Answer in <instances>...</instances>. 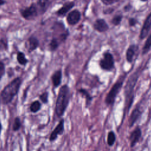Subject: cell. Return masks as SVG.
<instances>
[{
	"label": "cell",
	"instance_id": "cell-30",
	"mask_svg": "<svg viewBox=\"0 0 151 151\" xmlns=\"http://www.w3.org/2000/svg\"><path fill=\"white\" fill-rule=\"evenodd\" d=\"M129 25L131 27L134 26L137 24V20L134 18H130L129 19Z\"/></svg>",
	"mask_w": 151,
	"mask_h": 151
},
{
	"label": "cell",
	"instance_id": "cell-34",
	"mask_svg": "<svg viewBox=\"0 0 151 151\" xmlns=\"http://www.w3.org/2000/svg\"><path fill=\"white\" fill-rule=\"evenodd\" d=\"M1 97H0V108H1Z\"/></svg>",
	"mask_w": 151,
	"mask_h": 151
},
{
	"label": "cell",
	"instance_id": "cell-23",
	"mask_svg": "<svg viewBox=\"0 0 151 151\" xmlns=\"http://www.w3.org/2000/svg\"><path fill=\"white\" fill-rule=\"evenodd\" d=\"M151 47V34L147 38L142 50L143 54H145L148 52Z\"/></svg>",
	"mask_w": 151,
	"mask_h": 151
},
{
	"label": "cell",
	"instance_id": "cell-21",
	"mask_svg": "<svg viewBox=\"0 0 151 151\" xmlns=\"http://www.w3.org/2000/svg\"><path fill=\"white\" fill-rule=\"evenodd\" d=\"M60 44L61 43L57 38L52 37L49 43V49L51 51H55L58 49Z\"/></svg>",
	"mask_w": 151,
	"mask_h": 151
},
{
	"label": "cell",
	"instance_id": "cell-13",
	"mask_svg": "<svg viewBox=\"0 0 151 151\" xmlns=\"http://www.w3.org/2000/svg\"><path fill=\"white\" fill-rule=\"evenodd\" d=\"M52 86L54 88H57L61 83L62 81V71L58 69L53 73L51 77Z\"/></svg>",
	"mask_w": 151,
	"mask_h": 151
},
{
	"label": "cell",
	"instance_id": "cell-11",
	"mask_svg": "<svg viewBox=\"0 0 151 151\" xmlns=\"http://www.w3.org/2000/svg\"><path fill=\"white\" fill-rule=\"evenodd\" d=\"M142 136V131L141 129L137 127L130 134L129 136V140L130 147H133L139 141Z\"/></svg>",
	"mask_w": 151,
	"mask_h": 151
},
{
	"label": "cell",
	"instance_id": "cell-26",
	"mask_svg": "<svg viewBox=\"0 0 151 151\" xmlns=\"http://www.w3.org/2000/svg\"><path fill=\"white\" fill-rule=\"evenodd\" d=\"M122 19V15H117L114 16L113 19H112V23L114 25H118L119 24H120V23L121 22Z\"/></svg>",
	"mask_w": 151,
	"mask_h": 151
},
{
	"label": "cell",
	"instance_id": "cell-25",
	"mask_svg": "<svg viewBox=\"0 0 151 151\" xmlns=\"http://www.w3.org/2000/svg\"><path fill=\"white\" fill-rule=\"evenodd\" d=\"M48 92L44 91L43 92L39 97L41 101L44 104H47L48 102Z\"/></svg>",
	"mask_w": 151,
	"mask_h": 151
},
{
	"label": "cell",
	"instance_id": "cell-8",
	"mask_svg": "<svg viewBox=\"0 0 151 151\" xmlns=\"http://www.w3.org/2000/svg\"><path fill=\"white\" fill-rule=\"evenodd\" d=\"M64 119H61L58 124L56 126V127L54 128V129L51 132L50 137L49 140L50 142H53L56 140L58 135H61L64 133Z\"/></svg>",
	"mask_w": 151,
	"mask_h": 151
},
{
	"label": "cell",
	"instance_id": "cell-32",
	"mask_svg": "<svg viewBox=\"0 0 151 151\" xmlns=\"http://www.w3.org/2000/svg\"><path fill=\"white\" fill-rule=\"evenodd\" d=\"M5 3H6V1H1V0H0V6L4 5Z\"/></svg>",
	"mask_w": 151,
	"mask_h": 151
},
{
	"label": "cell",
	"instance_id": "cell-4",
	"mask_svg": "<svg viewBox=\"0 0 151 151\" xmlns=\"http://www.w3.org/2000/svg\"><path fill=\"white\" fill-rule=\"evenodd\" d=\"M21 17L26 20H32L40 15H41L40 9L35 2L30 4L29 6L19 9Z\"/></svg>",
	"mask_w": 151,
	"mask_h": 151
},
{
	"label": "cell",
	"instance_id": "cell-29",
	"mask_svg": "<svg viewBox=\"0 0 151 151\" xmlns=\"http://www.w3.org/2000/svg\"><path fill=\"white\" fill-rule=\"evenodd\" d=\"M119 1H114V0H102L101 2H103L104 4L108 5H111L112 4L117 2Z\"/></svg>",
	"mask_w": 151,
	"mask_h": 151
},
{
	"label": "cell",
	"instance_id": "cell-15",
	"mask_svg": "<svg viewBox=\"0 0 151 151\" xmlns=\"http://www.w3.org/2000/svg\"><path fill=\"white\" fill-rule=\"evenodd\" d=\"M142 114V112L140 110L139 108L136 107L135 109H133L132 111L130 117L129 119V126L132 127L134 125V124L136 123V122L139 119V118L140 117Z\"/></svg>",
	"mask_w": 151,
	"mask_h": 151
},
{
	"label": "cell",
	"instance_id": "cell-22",
	"mask_svg": "<svg viewBox=\"0 0 151 151\" xmlns=\"http://www.w3.org/2000/svg\"><path fill=\"white\" fill-rule=\"evenodd\" d=\"M116 141V135L113 131H110L108 133L107 137V143L109 146H113Z\"/></svg>",
	"mask_w": 151,
	"mask_h": 151
},
{
	"label": "cell",
	"instance_id": "cell-16",
	"mask_svg": "<svg viewBox=\"0 0 151 151\" xmlns=\"http://www.w3.org/2000/svg\"><path fill=\"white\" fill-rule=\"evenodd\" d=\"M78 91L83 97L85 98L86 106V107H87L90 104V103L93 100L92 96L90 95V94L88 93V91L84 88H79L78 90Z\"/></svg>",
	"mask_w": 151,
	"mask_h": 151
},
{
	"label": "cell",
	"instance_id": "cell-5",
	"mask_svg": "<svg viewBox=\"0 0 151 151\" xmlns=\"http://www.w3.org/2000/svg\"><path fill=\"white\" fill-rule=\"evenodd\" d=\"M124 78V77L122 80H117L107 93L105 99V103L107 106H111L114 104L115 99L122 87Z\"/></svg>",
	"mask_w": 151,
	"mask_h": 151
},
{
	"label": "cell",
	"instance_id": "cell-28",
	"mask_svg": "<svg viewBox=\"0 0 151 151\" xmlns=\"http://www.w3.org/2000/svg\"><path fill=\"white\" fill-rule=\"evenodd\" d=\"M8 48V44L3 39H0V51H5Z\"/></svg>",
	"mask_w": 151,
	"mask_h": 151
},
{
	"label": "cell",
	"instance_id": "cell-27",
	"mask_svg": "<svg viewBox=\"0 0 151 151\" xmlns=\"http://www.w3.org/2000/svg\"><path fill=\"white\" fill-rule=\"evenodd\" d=\"M5 73V65L3 61H0V81Z\"/></svg>",
	"mask_w": 151,
	"mask_h": 151
},
{
	"label": "cell",
	"instance_id": "cell-3",
	"mask_svg": "<svg viewBox=\"0 0 151 151\" xmlns=\"http://www.w3.org/2000/svg\"><path fill=\"white\" fill-rule=\"evenodd\" d=\"M138 77L139 76L137 72H134L130 76L125 86V96L126 100H127V105H129L128 110H129V108L130 107L133 100V91L134 87L137 81Z\"/></svg>",
	"mask_w": 151,
	"mask_h": 151
},
{
	"label": "cell",
	"instance_id": "cell-18",
	"mask_svg": "<svg viewBox=\"0 0 151 151\" xmlns=\"http://www.w3.org/2000/svg\"><path fill=\"white\" fill-rule=\"evenodd\" d=\"M136 46H135L134 45H130L126 51V57L127 61L129 63H131L132 62L133 56L134 55V54H135V49L136 48Z\"/></svg>",
	"mask_w": 151,
	"mask_h": 151
},
{
	"label": "cell",
	"instance_id": "cell-12",
	"mask_svg": "<svg viewBox=\"0 0 151 151\" xmlns=\"http://www.w3.org/2000/svg\"><path fill=\"white\" fill-rule=\"evenodd\" d=\"M93 28L95 30L100 32H103L107 31L109 28V27L104 19L99 18L94 22L93 24Z\"/></svg>",
	"mask_w": 151,
	"mask_h": 151
},
{
	"label": "cell",
	"instance_id": "cell-10",
	"mask_svg": "<svg viewBox=\"0 0 151 151\" xmlns=\"http://www.w3.org/2000/svg\"><path fill=\"white\" fill-rule=\"evenodd\" d=\"M74 5L75 3L73 1L66 2L55 12V14L58 17H64L74 6Z\"/></svg>",
	"mask_w": 151,
	"mask_h": 151
},
{
	"label": "cell",
	"instance_id": "cell-14",
	"mask_svg": "<svg viewBox=\"0 0 151 151\" xmlns=\"http://www.w3.org/2000/svg\"><path fill=\"white\" fill-rule=\"evenodd\" d=\"M27 44H28V52H31L35 50L39 47L40 41L34 35H31L28 38L27 40Z\"/></svg>",
	"mask_w": 151,
	"mask_h": 151
},
{
	"label": "cell",
	"instance_id": "cell-2",
	"mask_svg": "<svg viewBox=\"0 0 151 151\" xmlns=\"http://www.w3.org/2000/svg\"><path fill=\"white\" fill-rule=\"evenodd\" d=\"M22 84V79L16 77L8 83L1 91L0 97L1 102L6 105L9 104L17 95Z\"/></svg>",
	"mask_w": 151,
	"mask_h": 151
},
{
	"label": "cell",
	"instance_id": "cell-17",
	"mask_svg": "<svg viewBox=\"0 0 151 151\" xmlns=\"http://www.w3.org/2000/svg\"><path fill=\"white\" fill-rule=\"evenodd\" d=\"M52 1H42V0H40V1H38L36 3L38 5L40 9V11H41V15L44 14L47 9L48 8L49 6L50 5V4H51Z\"/></svg>",
	"mask_w": 151,
	"mask_h": 151
},
{
	"label": "cell",
	"instance_id": "cell-31",
	"mask_svg": "<svg viewBox=\"0 0 151 151\" xmlns=\"http://www.w3.org/2000/svg\"><path fill=\"white\" fill-rule=\"evenodd\" d=\"M130 6V4H129V5H126L125 7H124V9H125V11H129V10H130V9L131 8H129V6Z\"/></svg>",
	"mask_w": 151,
	"mask_h": 151
},
{
	"label": "cell",
	"instance_id": "cell-24",
	"mask_svg": "<svg viewBox=\"0 0 151 151\" xmlns=\"http://www.w3.org/2000/svg\"><path fill=\"white\" fill-rule=\"evenodd\" d=\"M21 127V121L19 117H16L14 119L12 125V130L14 132L18 131Z\"/></svg>",
	"mask_w": 151,
	"mask_h": 151
},
{
	"label": "cell",
	"instance_id": "cell-1",
	"mask_svg": "<svg viewBox=\"0 0 151 151\" xmlns=\"http://www.w3.org/2000/svg\"><path fill=\"white\" fill-rule=\"evenodd\" d=\"M70 90L67 84L63 85L59 90L55 106V113L57 117H62L69 104Z\"/></svg>",
	"mask_w": 151,
	"mask_h": 151
},
{
	"label": "cell",
	"instance_id": "cell-7",
	"mask_svg": "<svg viewBox=\"0 0 151 151\" xmlns=\"http://www.w3.org/2000/svg\"><path fill=\"white\" fill-rule=\"evenodd\" d=\"M81 14L79 10L75 9L69 12L66 17V21L70 25L73 26L79 22L81 19Z\"/></svg>",
	"mask_w": 151,
	"mask_h": 151
},
{
	"label": "cell",
	"instance_id": "cell-33",
	"mask_svg": "<svg viewBox=\"0 0 151 151\" xmlns=\"http://www.w3.org/2000/svg\"><path fill=\"white\" fill-rule=\"evenodd\" d=\"M2 124H1V123H0V135H1V131H2Z\"/></svg>",
	"mask_w": 151,
	"mask_h": 151
},
{
	"label": "cell",
	"instance_id": "cell-9",
	"mask_svg": "<svg viewBox=\"0 0 151 151\" xmlns=\"http://www.w3.org/2000/svg\"><path fill=\"white\" fill-rule=\"evenodd\" d=\"M150 28H151V12L147 15V17L145 19L143 25L142 27L140 35H139V38L140 40H143L146 37L150 29Z\"/></svg>",
	"mask_w": 151,
	"mask_h": 151
},
{
	"label": "cell",
	"instance_id": "cell-20",
	"mask_svg": "<svg viewBox=\"0 0 151 151\" xmlns=\"http://www.w3.org/2000/svg\"><path fill=\"white\" fill-rule=\"evenodd\" d=\"M41 109V103L39 100L32 101L29 106V110L33 113H36Z\"/></svg>",
	"mask_w": 151,
	"mask_h": 151
},
{
	"label": "cell",
	"instance_id": "cell-6",
	"mask_svg": "<svg viewBox=\"0 0 151 151\" xmlns=\"http://www.w3.org/2000/svg\"><path fill=\"white\" fill-rule=\"evenodd\" d=\"M99 65L101 69L106 71H111L114 66V58L112 54L108 51L104 52L103 58L100 60Z\"/></svg>",
	"mask_w": 151,
	"mask_h": 151
},
{
	"label": "cell",
	"instance_id": "cell-35",
	"mask_svg": "<svg viewBox=\"0 0 151 151\" xmlns=\"http://www.w3.org/2000/svg\"><path fill=\"white\" fill-rule=\"evenodd\" d=\"M94 151H98V150H94Z\"/></svg>",
	"mask_w": 151,
	"mask_h": 151
},
{
	"label": "cell",
	"instance_id": "cell-19",
	"mask_svg": "<svg viewBox=\"0 0 151 151\" xmlns=\"http://www.w3.org/2000/svg\"><path fill=\"white\" fill-rule=\"evenodd\" d=\"M17 60L21 65H26L28 63V60L25 57V54L22 51H18L17 54Z\"/></svg>",
	"mask_w": 151,
	"mask_h": 151
}]
</instances>
